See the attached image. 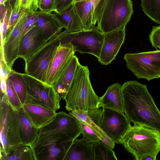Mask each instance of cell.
<instances>
[{"label":"cell","mask_w":160,"mask_h":160,"mask_svg":"<svg viewBox=\"0 0 160 160\" xmlns=\"http://www.w3.org/2000/svg\"><path fill=\"white\" fill-rule=\"evenodd\" d=\"M124 113L130 122L160 132V111L146 85L136 81L121 86Z\"/></svg>","instance_id":"6da1fadb"},{"label":"cell","mask_w":160,"mask_h":160,"mask_svg":"<svg viewBox=\"0 0 160 160\" xmlns=\"http://www.w3.org/2000/svg\"><path fill=\"white\" fill-rule=\"evenodd\" d=\"M89 74L87 66L78 65L65 99V108L68 112L99 108L100 97L92 88Z\"/></svg>","instance_id":"7a4b0ae2"},{"label":"cell","mask_w":160,"mask_h":160,"mask_svg":"<svg viewBox=\"0 0 160 160\" xmlns=\"http://www.w3.org/2000/svg\"><path fill=\"white\" fill-rule=\"evenodd\" d=\"M136 160L145 156L156 158L160 151V132L138 125H130L120 141Z\"/></svg>","instance_id":"3957f363"},{"label":"cell","mask_w":160,"mask_h":160,"mask_svg":"<svg viewBox=\"0 0 160 160\" xmlns=\"http://www.w3.org/2000/svg\"><path fill=\"white\" fill-rule=\"evenodd\" d=\"M0 102V156L7 155L22 144L19 133L18 111L1 94Z\"/></svg>","instance_id":"277c9868"},{"label":"cell","mask_w":160,"mask_h":160,"mask_svg":"<svg viewBox=\"0 0 160 160\" xmlns=\"http://www.w3.org/2000/svg\"><path fill=\"white\" fill-rule=\"evenodd\" d=\"M131 0H105L96 26L103 33L125 27L133 13Z\"/></svg>","instance_id":"5b68a950"},{"label":"cell","mask_w":160,"mask_h":160,"mask_svg":"<svg viewBox=\"0 0 160 160\" xmlns=\"http://www.w3.org/2000/svg\"><path fill=\"white\" fill-rule=\"evenodd\" d=\"M57 36L61 43L70 42L75 52L91 54L98 58L104 35L97 26L91 29H83L74 32L64 31Z\"/></svg>","instance_id":"8992f818"},{"label":"cell","mask_w":160,"mask_h":160,"mask_svg":"<svg viewBox=\"0 0 160 160\" xmlns=\"http://www.w3.org/2000/svg\"><path fill=\"white\" fill-rule=\"evenodd\" d=\"M128 69L138 79L150 81L160 78V50L124 55Z\"/></svg>","instance_id":"52a82bcc"},{"label":"cell","mask_w":160,"mask_h":160,"mask_svg":"<svg viewBox=\"0 0 160 160\" xmlns=\"http://www.w3.org/2000/svg\"><path fill=\"white\" fill-rule=\"evenodd\" d=\"M74 140L62 136L40 135L30 147L35 160H64Z\"/></svg>","instance_id":"ba28073f"},{"label":"cell","mask_w":160,"mask_h":160,"mask_svg":"<svg viewBox=\"0 0 160 160\" xmlns=\"http://www.w3.org/2000/svg\"><path fill=\"white\" fill-rule=\"evenodd\" d=\"M57 36L48 41L25 62V73L47 83V74L52 58L61 44Z\"/></svg>","instance_id":"9c48e42d"},{"label":"cell","mask_w":160,"mask_h":160,"mask_svg":"<svg viewBox=\"0 0 160 160\" xmlns=\"http://www.w3.org/2000/svg\"><path fill=\"white\" fill-rule=\"evenodd\" d=\"M102 112L100 107L85 111L69 112V114L77 120L83 138L94 144L100 141L105 143L106 138H108L100 128Z\"/></svg>","instance_id":"30bf717a"},{"label":"cell","mask_w":160,"mask_h":160,"mask_svg":"<svg viewBox=\"0 0 160 160\" xmlns=\"http://www.w3.org/2000/svg\"><path fill=\"white\" fill-rule=\"evenodd\" d=\"M23 75L27 85V99L45 105L55 112L60 108L61 99L53 86L26 73Z\"/></svg>","instance_id":"8fae6325"},{"label":"cell","mask_w":160,"mask_h":160,"mask_svg":"<svg viewBox=\"0 0 160 160\" xmlns=\"http://www.w3.org/2000/svg\"><path fill=\"white\" fill-rule=\"evenodd\" d=\"M100 128L108 138L115 143L120 141L131 125L124 113L102 108Z\"/></svg>","instance_id":"7c38bea8"},{"label":"cell","mask_w":160,"mask_h":160,"mask_svg":"<svg viewBox=\"0 0 160 160\" xmlns=\"http://www.w3.org/2000/svg\"><path fill=\"white\" fill-rule=\"evenodd\" d=\"M39 130V135L57 134L73 140L81 133L80 127L76 118L63 111L57 113L52 121Z\"/></svg>","instance_id":"4fadbf2b"},{"label":"cell","mask_w":160,"mask_h":160,"mask_svg":"<svg viewBox=\"0 0 160 160\" xmlns=\"http://www.w3.org/2000/svg\"><path fill=\"white\" fill-rule=\"evenodd\" d=\"M125 27L110 32L103 33L104 38L99 56V62L106 65L111 63L116 57L124 43Z\"/></svg>","instance_id":"5bb4252c"},{"label":"cell","mask_w":160,"mask_h":160,"mask_svg":"<svg viewBox=\"0 0 160 160\" xmlns=\"http://www.w3.org/2000/svg\"><path fill=\"white\" fill-rule=\"evenodd\" d=\"M26 13L25 11L20 17L18 22L9 33L3 43L0 46L4 60L11 69L15 61L18 58L20 43L21 39L22 26Z\"/></svg>","instance_id":"9a60e30c"},{"label":"cell","mask_w":160,"mask_h":160,"mask_svg":"<svg viewBox=\"0 0 160 160\" xmlns=\"http://www.w3.org/2000/svg\"><path fill=\"white\" fill-rule=\"evenodd\" d=\"M70 42L61 43L52 58L46 79L47 84L53 86L70 58L74 55Z\"/></svg>","instance_id":"2e32d148"},{"label":"cell","mask_w":160,"mask_h":160,"mask_svg":"<svg viewBox=\"0 0 160 160\" xmlns=\"http://www.w3.org/2000/svg\"><path fill=\"white\" fill-rule=\"evenodd\" d=\"M22 108L33 124L39 129L50 123L57 114L49 108L28 99L22 105Z\"/></svg>","instance_id":"e0dca14e"},{"label":"cell","mask_w":160,"mask_h":160,"mask_svg":"<svg viewBox=\"0 0 160 160\" xmlns=\"http://www.w3.org/2000/svg\"><path fill=\"white\" fill-rule=\"evenodd\" d=\"M105 0H91L73 3L84 29H90L95 27Z\"/></svg>","instance_id":"ac0fdd59"},{"label":"cell","mask_w":160,"mask_h":160,"mask_svg":"<svg viewBox=\"0 0 160 160\" xmlns=\"http://www.w3.org/2000/svg\"><path fill=\"white\" fill-rule=\"evenodd\" d=\"M48 41L44 39L38 28L35 25L21 40L18 58L24 61L36 52Z\"/></svg>","instance_id":"d6986e66"},{"label":"cell","mask_w":160,"mask_h":160,"mask_svg":"<svg viewBox=\"0 0 160 160\" xmlns=\"http://www.w3.org/2000/svg\"><path fill=\"white\" fill-rule=\"evenodd\" d=\"M77 57L74 55L69 59L53 86L61 99L65 100L79 64Z\"/></svg>","instance_id":"ffe728a7"},{"label":"cell","mask_w":160,"mask_h":160,"mask_svg":"<svg viewBox=\"0 0 160 160\" xmlns=\"http://www.w3.org/2000/svg\"><path fill=\"white\" fill-rule=\"evenodd\" d=\"M52 14L60 27L64 28L67 32H74L84 29L73 3L58 12H52Z\"/></svg>","instance_id":"44dd1931"},{"label":"cell","mask_w":160,"mask_h":160,"mask_svg":"<svg viewBox=\"0 0 160 160\" xmlns=\"http://www.w3.org/2000/svg\"><path fill=\"white\" fill-rule=\"evenodd\" d=\"M36 13L37 17L36 25L40 30L46 41L56 37L62 32V28L60 27L54 18L52 12L38 10Z\"/></svg>","instance_id":"7402d4cb"},{"label":"cell","mask_w":160,"mask_h":160,"mask_svg":"<svg viewBox=\"0 0 160 160\" xmlns=\"http://www.w3.org/2000/svg\"><path fill=\"white\" fill-rule=\"evenodd\" d=\"M94 145L83 138L74 139L64 160H94Z\"/></svg>","instance_id":"603a6c76"},{"label":"cell","mask_w":160,"mask_h":160,"mask_svg":"<svg viewBox=\"0 0 160 160\" xmlns=\"http://www.w3.org/2000/svg\"><path fill=\"white\" fill-rule=\"evenodd\" d=\"M121 86L118 83L109 86L100 97L98 107L108 108L124 113Z\"/></svg>","instance_id":"cb8c5ba5"},{"label":"cell","mask_w":160,"mask_h":160,"mask_svg":"<svg viewBox=\"0 0 160 160\" xmlns=\"http://www.w3.org/2000/svg\"><path fill=\"white\" fill-rule=\"evenodd\" d=\"M19 119V133L22 143L31 146L37 140L39 128L32 123L22 108L18 111Z\"/></svg>","instance_id":"d4e9b609"},{"label":"cell","mask_w":160,"mask_h":160,"mask_svg":"<svg viewBox=\"0 0 160 160\" xmlns=\"http://www.w3.org/2000/svg\"><path fill=\"white\" fill-rule=\"evenodd\" d=\"M8 78L23 105L26 102L28 97L27 85L23 74L16 72L12 69L10 72Z\"/></svg>","instance_id":"484cf974"},{"label":"cell","mask_w":160,"mask_h":160,"mask_svg":"<svg viewBox=\"0 0 160 160\" xmlns=\"http://www.w3.org/2000/svg\"><path fill=\"white\" fill-rule=\"evenodd\" d=\"M0 160H35L30 146L22 144L7 155L0 156Z\"/></svg>","instance_id":"4316f807"},{"label":"cell","mask_w":160,"mask_h":160,"mask_svg":"<svg viewBox=\"0 0 160 160\" xmlns=\"http://www.w3.org/2000/svg\"><path fill=\"white\" fill-rule=\"evenodd\" d=\"M144 13L155 23L160 24V0H141Z\"/></svg>","instance_id":"83f0119b"},{"label":"cell","mask_w":160,"mask_h":160,"mask_svg":"<svg viewBox=\"0 0 160 160\" xmlns=\"http://www.w3.org/2000/svg\"><path fill=\"white\" fill-rule=\"evenodd\" d=\"M94 160H117L112 148L102 141L95 144L93 147Z\"/></svg>","instance_id":"f1b7e54d"},{"label":"cell","mask_w":160,"mask_h":160,"mask_svg":"<svg viewBox=\"0 0 160 160\" xmlns=\"http://www.w3.org/2000/svg\"><path fill=\"white\" fill-rule=\"evenodd\" d=\"M12 9L9 0L6 2V9L2 18L0 20L1 45L2 46L5 40L10 31V17Z\"/></svg>","instance_id":"f546056e"},{"label":"cell","mask_w":160,"mask_h":160,"mask_svg":"<svg viewBox=\"0 0 160 160\" xmlns=\"http://www.w3.org/2000/svg\"><path fill=\"white\" fill-rule=\"evenodd\" d=\"M6 94L8 101L15 109L18 111L22 108V105L8 78L6 81Z\"/></svg>","instance_id":"4dcf8cb0"},{"label":"cell","mask_w":160,"mask_h":160,"mask_svg":"<svg viewBox=\"0 0 160 160\" xmlns=\"http://www.w3.org/2000/svg\"><path fill=\"white\" fill-rule=\"evenodd\" d=\"M36 12H29L26 11L22 26L21 39L27 32L36 25L37 17Z\"/></svg>","instance_id":"1f68e13d"},{"label":"cell","mask_w":160,"mask_h":160,"mask_svg":"<svg viewBox=\"0 0 160 160\" xmlns=\"http://www.w3.org/2000/svg\"><path fill=\"white\" fill-rule=\"evenodd\" d=\"M15 6L29 12H36L38 8V0H17Z\"/></svg>","instance_id":"d6a6232c"},{"label":"cell","mask_w":160,"mask_h":160,"mask_svg":"<svg viewBox=\"0 0 160 160\" xmlns=\"http://www.w3.org/2000/svg\"><path fill=\"white\" fill-rule=\"evenodd\" d=\"M39 10L45 12H57L56 0H38Z\"/></svg>","instance_id":"836d02e7"},{"label":"cell","mask_w":160,"mask_h":160,"mask_svg":"<svg viewBox=\"0 0 160 160\" xmlns=\"http://www.w3.org/2000/svg\"><path fill=\"white\" fill-rule=\"evenodd\" d=\"M149 39L152 46L157 50L160 47V25L153 26L149 34Z\"/></svg>","instance_id":"e575fe53"},{"label":"cell","mask_w":160,"mask_h":160,"mask_svg":"<svg viewBox=\"0 0 160 160\" xmlns=\"http://www.w3.org/2000/svg\"><path fill=\"white\" fill-rule=\"evenodd\" d=\"M25 11L24 9L19 8L17 6H15L12 10L10 17V30L17 23L22 14Z\"/></svg>","instance_id":"d590c367"},{"label":"cell","mask_w":160,"mask_h":160,"mask_svg":"<svg viewBox=\"0 0 160 160\" xmlns=\"http://www.w3.org/2000/svg\"><path fill=\"white\" fill-rule=\"evenodd\" d=\"M73 0H56L57 12L67 8L72 4Z\"/></svg>","instance_id":"8d00e7d4"},{"label":"cell","mask_w":160,"mask_h":160,"mask_svg":"<svg viewBox=\"0 0 160 160\" xmlns=\"http://www.w3.org/2000/svg\"><path fill=\"white\" fill-rule=\"evenodd\" d=\"M156 158L151 155H148L143 158L142 160H155Z\"/></svg>","instance_id":"74e56055"},{"label":"cell","mask_w":160,"mask_h":160,"mask_svg":"<svg viewBox=\"0 0 160 160\" xmlns=\"http://www.w3.org/2000/svg\"><path fill=\"white\" fill-rule=\"evenodd\" d=\"M10 3L12 7V9L14 8L17 0H9Z\"/></svg>","instance_id":"f35d334b"},{"label":"cell","mask_w":160,"mask_h":160,"mask_svg":"<svg viewBox=\"0 0 160 160\" xmlns=\"http://www.w3.org/2000/svg\"><path fill=\"white\" fill-rule=\"evenodd\" d=\"M90 0H73L72 3H75L78 2L85 1H88Z\"/></svg>","instance_id":"ab89813d"},{"label":"cell","mask_w":160,"mask_h":160,"mask_svg":"<svg viewBox=\"0 0 160 160\" xmlns=\"http://www.w3.org/2000/svg\"><path fill=\"white\" fill-rule=\"evenodd\" d=\"M8 0H0V4H5Z\"/></svg>","instance_id":"60d3db41"},{"label":"cell","mask_w":160,"mask_h":160,"mask_svg":"<svg viewBox=\"0 0 160 160\" xmlns=\"http://www.w3.org/2000/svg\"><path fill=\"white\" fill-rule=\"evenodd\" d=\"M158 49H159V50H160V47H159V48H158Z\"/></svg>","instance_id":"b9f144b4"}]
</instances>
